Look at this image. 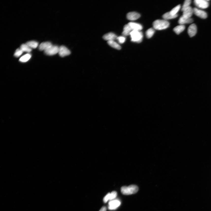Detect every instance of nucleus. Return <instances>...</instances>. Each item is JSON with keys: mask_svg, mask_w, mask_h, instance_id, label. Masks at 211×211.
I'll return each mask as SVG.
<instances>
[{"mask_svg": "<svg viewBox=\"0 0 211 211\" xmlns=\"http://www.w3.org/2000/svg\"><path fill=\"white\" fill-rule=\"evenodd\" d=\"M194 2L197 7L201 9L207 8L209 5L208 1L206 0H195Z\"/></svg>", "mask_w": 211, "mask_h": 211, "instance_id": "nucleus-5", "label": "nucleus"}, {"mask_svg": "<svg viewBox=\"0 0 211 211\" xmlns=\"http://www.w3.org/2000/svg\"><path fill=\"white\" fill-rule=\"evenodd\" d=\"M193 11L194 13L200 18L205 19L207 17V13L204 11L199 10L196 8L193 9Z\"/></svg>", "mask_w": 211, "mask_h": 211, "instance_id": "nucleus-7", "label": "nucleus"}, {"mask_svg": "<svg viewBox=\"0 0 211 211\" xmlns=\"http://www.w3.org/2000/svg\"><path fill=\"white\" fill-rule=\"evenodd\" d=\"M154 29L157 30H162L167 29L169 25V23L165 20H157L153 22Z\"/></svg>", "mask_w": 211, "mask_h": 211, "instance_id": "nucleus-1", "label": "nucleus"}, {"mask_svg": "<svg viewBox=\"0 0 211 211\" xmlns=\"http://www.w3.org/2000/svg\"><path fill=\"white\" fill-rule=\"evenodd\" d=\"M26 44L31 49H36L38 47V43L35 41H28Z\"/></svg>", "mask_w": 211, "mask_h": 211, "instance_id": "nucleus-22", "label": "nucleus"}, {"mask_svg": "<svg viewBox=\"0 0 211 211\" xmlns=\"http://www.w3.org/2000/svg\"><path fill=\"white\" fill-rule=\"evenodd\" d=\"M141 17L139 14L135 12H129L127 15L128 19L130 21H134L137 20Z\"/></svg>", "mask_w": 211, "mask_h": 211, "instance_id": "nucleus-10", "label": "nucleus"}, {"mask_svg": "<svg viewBox=\"0 0 211 211\" xmlns=\"http://www.w3.org/2000/svg\"><path fill=\"white\" fill-rule=\"evenodd\" d=\"M117 37L115 33L110 32L104 35L103 36V38L108 41H115V40L117 39Z\"/></svg>", "mask_w": 211, "mask_h": 211, "instance_id": "nucleus-12", "label": "nucleus"}, {"mask_svg": "<svg viewBox=\"0 0 211 211\" xmlns=\"http://www.w3.org/2000/svg\"><path fill=\"white\" fill-rule=\"evenodd\" d=\"M130 36L132 42L140 43L142 41L143 35L142 32L140 31H133L131 32Z\"/></svg>", "mask_w": 211, "mask_h": 211, "instance_id": "nucleus-3", "label": "nucleus"}, {"mask_svg": "<svg viewBox=\"0 0 211 211\" xmlns=\"http://www.w3.org/2000/svg\"><path fill=\"white\" fill-rule=\"evenodd\" d=\"M58 53L60 56L64 57L70 55L71 53L70 51L66 47L64 46H61L59 47Z\"/></svg>", "mask_w": 211, "mask_h": 211, "instance_id": "nucleus-6", "label": "nucleus"}, {"mask_svg": "<svg viewBox=\"0 0 211 211\" xmlns=\"http://www.w3.org/2000/svg\"><path fill=\"white\" fill-rule=\"evenodd\" d=\"M20 49H21L23 52H26L27 53H30L32 51V49L27 44H23L21 45L20 47Z\"/></svg>", "mask_w": 211, "mask_h": 211, "instance_id": "nucleus-20", "label": "nucleus"}, {"mask_svg": "<svg viewBox=\"0 0 211 211\" xmlns=\"http://www.w3.org/2000/svg\"><path fill=\"white\" fill-rule=\"evenodd\" d=\"M197 28L195 24H192L189 26L188 30V33L191 37L195 36L197 33Z\"/></svg>", "mask_w": 211, "mask_h": 211, "instance_id": "nucleus-11", "label": "nucleus"}, {"mask_svg": "<svg viewBox=\"0 0 211 211\" xmlns=\"http://www.w3.org/2000/svg\"><path fill=\"white\" fill-rule=\"evenodd\" d=\"M22 50L20 49H16V51L14 54V56L16 57H18L20 56L21 54L23 53Z\"/></svg>", "mask_w": 211, "mask_h": 211, "instance_id": "nucleus-28", "label": "nucleus"}, {"mask_svg": "<svg viewBox=\"0 0 211 211\" xmlns=\"http://www.w3.org/2000/svg\"><path fill=\"white\" fill-rule=\"evenodd\" d=\"M193 22L192 18H186L183 17L182 16L180 17L178 21V22L180 25H184L186 24L192 23Z\"/></svg>", "mask_w": 211, "mask_h": 211, "instance_id": "nucleus-16", "label": "nucleus"}, {"mask_svg": "<svg viewBox=\"0 0 211 211\" xmlns=\"http://www.w3.org/2000/svg\"><path fill=\"white\" fill-rule=\"evenodd\" d=\"M155 32V31L154 29L152 28L149 29L146 32V37L148 38H151L153 36Z\"/></svg>", "mask_w": 211, "mask_h": 211, "instance_id": "nucleus-23", "label": "nucleus"}, {"mask_svg": "<svg viewBox=\"0 0 211 211\" xmlns=\"http://www.w3.org/2000/svg\"><path fill=\"white\" fill-rule=\"evenodd\" d=\"M128 24L131 28L132 30L140 31L142 30L143 27L141 25L137 23L134 22H130Z\"/></svg>", "mask_w": 211, "mask_h": 211, "instance_id": "nucleus-13", "label": "nucleus"}, {"mask_svg": "<svg viewBox=\"0 0 211 211\" xmlns=\"http://www.w3.org/2000/svg\"><path fill=\"white\" fill-rule=\"evenodd\" d=\"M59 47L56 45H52L51 47L44 51L45 54L48 55H53L58 53Z\"/></svg>", "mask_w": 211, "mask_h": 211, "instance_id": "nucleus-4", "label": "nucleus"}, {"mask_svg": "<svg viewBox=\"0 0 211 211\" xmlns=\"http://www.w3.org/2000/svg\"><path fill=\"white\" fill-rule=\"evenodd\" d=\"M191 2L192 1L191 0H186L185 1L182 7V11L183 12L186 9L190 7Z\"/></svg>", "mask_w": 211, "mask_h": 211, "instance_id": "nucleus-25", "label": "nucleus"}, {"mask_svg": "<svg viewBox=\"0 0 211 211\" xmlns=\"http://www.w3.org/2000/svg\"><path fill=\"white\" fill-rule=\"evenodd\" d=\"M185 26L184 25H180L177 26L174 29V31L177 34H179L185 29Z\"/></svg>", "mask_w": 211, "mask_h": 211, "instance_id": "nucleus-17", "label": "nucleus"}, {"mask_svg": "<svg viewBox=\"0 0 211 211\" xmlns=\"http://www.w3.org/2000/svg\"><path fill=\"white\" fill-rule=\"evenodd\" d=\"M182 16L183 17L186 18H191L194 13L193 9L190 6L188 8L185 9L183 12Z\"/></svg>", "mask_w": 211, "mask_h": 211, "instance_id": "nucleus-9", "label": "nucleus"}, {"mask_svg": "<svg viewBox=\"0 0 211 211\" xmlns=\"http://www.w3.org/2000/svg\"><path fill=\"white\" fill-rule=\"evenodd\" d=\"M110 193L107 194L106 196L104 197V199H103V201H104V203H107L108 201L109 200V195Z\"/></svg>", "mask_w": 211, "mask_h": 211, "instance_id": "nucleus-29", "label": "nucleus"}, {"mask_svg": "<svg viewBox=\"0 0 211 211\" xmlns=\"http://www.w3.org/2000/svg\"><path fill=\"white\" fill-rule=\"evenodd\" d=\"M117 195V192L115 191L112 192L111 193L109 194V200L112 201V200L114 199Z\"/></svg>", "mask_w": 211, "mask_h": 211, "instance_id": "nucleus-26", "label": "nucleus"}, {"mask_svg": "<svg viewBox=\"0 0 211 211\" xmlns=\"http://www.w3.org/2000/svg\"><path fill=\"white\" fill-rule=\"evenodd\" d=\"M120 44H122L125 42L126 38L124 36H121L117 37V39Z\"/></svg>", "mask_w": 211, "mask_h": 211, "instance_id": "nucleus-27", "label": "nucleus"}, {"mask_svg": "<svg viewBox=\"0 0 211 211\" xmlns=\"http://www.w3.org/2000/svg\"><path fill=\"white\" fill-rule=\"evenodd\" d=\"M109 45L113 48L120 50L121 49V47L118 43L114 41H107Z\"/></svg>", "mask_w": 211, "mask_h": 211, "instance_id": "nucleus-18", "label": "nucleus"}, {"mask_svg": "<svg viewBox=\"0 0 211 211\" xmlns=\"http://www.w3.org/2000/svg\"><path fill=\"white\" fill-rule=\"evenodd\" d=\"M181 7L180 5H178L172 9L169 12L173 16L177 15H178L177 13L180 9Z\"/></svg>", "mask_w": 211, "mask_h": 211, "instance_id": "nucleus-24", "label": "nucleus"}, {"mask_svg": "<svg viewBox=\"0 0 211 211\" xmlns=\"http://www.w3.org/2000/svg\"><path fill=\"white\" fill-rule=\"evenodd\" d=\"M107 208L105 206H103L99 211H106Z\"/></svg>", "mask_w": 211, "mask_h": 211, "instance_id": "nucleus-30", "label": "nucleus"}, {"mask_svg": "<svg viewBox=\"0 0 211 211\" xmlns=\"http://www.w3.org/2000/svg\"><path fill=\"white\" fill-rule=\"evenodd\" d=\"M133 30L128 24L124 26L122 32L123 36H125L130 35L131 32Z\"/></svg>", "mask_w": 211, "mask_h": 211, "instance_id": "nucleus-15", "label": "nucleus"}, {"mask_svg": "<svg viewBox=\"0 0 211 211\" xmlns=\"http://www.w3.org/2000/svg\"><path fill=\"white\" fill-rule=\"evenodd\" d=\"M178 16V15L173 16L169 12L164 14L163 15L162 17L164 20H167L173 19L177 17Z\"/></svg>", "mask_w": 211, "mask_h": 211, "instance_id": "nucleus-19", "label": "nucleus"}, {"mask_svg": "<svg viewBox=\"0 0 211 211\" xmlns=\"http://www.w3.org/2000/svg\"><path fill=\"white\" fill-rule=\"evenodd\" d=\"M138 190L137 186L135 185H130L127 186H123L121 188V193L125 195H129L136 193Z\"/></svg>", "mask_w": 211, "mask_h": 211, "instance_id": "nucleus-2", "label": "nucleus"}, {"mask_svg": "<svg viewBox=\"0 0 211 211\" xmlns=\"http://www.w3.org/2000/svg\"><path fill=\"white\" fill-rule=\"evenodd\" d=\"M32 55L28 53L21 57L20 58L19 61L22 63H25L29 61Z\"/></svg>", "mask_w": 211, "mask_h": 211, "instance_id": "nucleus-21", "label": "nucleus"}, {"mask_svg": "<svg viewBox=\"0 0 211 211\" xmlns=\"http://www.w3.org/2000/svg\"><path fill=\"white\" fill-rule=\"evenodd\" d=\"M120 201L118 200H112L109 203L108 209L110 210L116 209L120 205Z\"/></svg>", "mask_w": 211, "mask_h": 211, "instance_id": "nucleus-8", "label": "nucleus"}, {"mask_svg": "<svg viewBox=\"0 0 211 211\" xmlns=\"http://www.w3.org/2000/svg\"><path fill=\"white\" fill-rule=\"evenodd\" d=\"M52 45H53L50 42H43L40 45L38 48L40 50H44L45 51L51 47Z\"/></svg>", "mask_w": 211, "mask_h": 211, "instance_id": "nucleus-14", "label": "nucleus"}]
</instances>
